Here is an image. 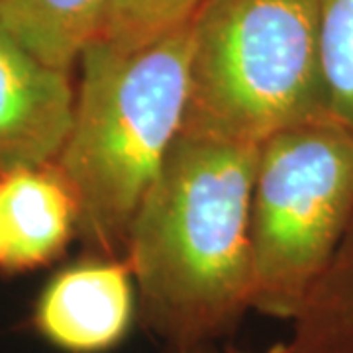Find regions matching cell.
Listing matches in <instances>:
<instances>
[{
	"label": "cell",
	"mask_w": 353,
	"mask_h": 353,
	"mask_svg": "<svg viewBox=\"0 0 353 353\" xmlns=\"http://www.w3.org/2000/svg\"><path fill=\"white\" fill-rule=\"evenodd\" d=\"M320 118L316 0H204L190 20L181 134L259 145Z\"/></svg>",
	"instance_id": "3"
},
{
	"label": "cell",
	"mask_w": 353,
	"mask_h": 353,
	"mask_svg": "<svg viewBox=\"0 0 353 353\" xmlns=\"http://www.w3.org/2000/svg\"><path fill=\"white\" fill-rule=\"evenodd\" d=\"M73 230L75 202L53 165L0 173V269L48 263Z\"/></svg>",
	"instance_id": "7"
},
{
	"label": "cell",
	"mask_w": 353,
	"mask_h": 353,
	"mask_svg": "<svg viewBox=\"0 0 353 353\" xmlns=\"http://www.w3.org/2000/svg\"><path fill=\"white\" fill-rule=\"evenodd\" d=\"M290 322L281 353H353V222Z\"/></svg>",
	"instance_id": "9"
},
{
	"label": "cell",
	"mask_w": 353,
	"mask_h": 353,
	"mask_svg": "<svg viewBox=\"0 0 353 353\" xmlns=\"http://www.w3.org/2000/svg\"><path fill=\"white\" fill-rule=\"evenodd\" d=\"M326 114L353 136V0H316Z\"/></svg>",
	"instance_id": "10"
},
{
	"label": "cell",
	"mask_w": 353,
	"mask_h": 353,
	"mask_svg": "<svg viewBox=\"0 0 353 353\" xmlns=\"http://www.w3.org/2000/svg\"><path fill=\"white\" fill-rule=\"evenodd\" d=\"M353 222V136L330 118L257 145L250 204L252 310L292 320Z\"/></svg>",
	"instance_id": "4"
},
{
	"label": "cell",
	"mask_w": 353,
	"mask_h": 353,
	"mask_svg": "<svg viewBox=\"0 0 353 353\" xmlns=\"http://www.w3.org/2000/svg\"><path fill=\"white\" fill-rule=\"evenodd\" d=\"M190 24L136 51L94 41L81 55L75 112L53 167L77 230L104 255L124 257L130 224L183 130Z\"/></svg>",
	"instance_id": "2"
},
{
	"label": "cell",
	"mask_w": 353,
	"mask_h": 353,
	"mask_svg": "<svg viewBox=\"0 0 353 353\" xmlns=\"http://www.w3.org/2000/svg\"><path fill=\"white\" fill-rule=\"evenodd\" d=\"M110 0H0V26L34 57L71 71L99 41Z\"/></svg>",
	"instance_id": "8"
},
{
	"label": "cell",
	"mask_w": 353,
	"mask_h": 353,
	"mask_svg": "<svg viewBox=\"0 0 353 353\" xmlns=\"http://www.w3.org/2000/svg\"><path fill=\"white\" fill-rule=\"evenodd\" d=\"M226 353H245V352H238V350H230V352H226ZM263 353H281L277 350V345H271V347H269V350H267V352H263Z\"/></svg>",
	"instance_id": "13"
},
{
	"label": "cell",
	"mask_w": 353,
	"mask_h": 353,
	"mask_svg": "<svg viewBox=\"0 0 353 353\" xmlns=\"http://www.w3.org/2000/svg\"><path fill=\"white\" fill-rule=\"evenodd\" d=\"M169 353H206V347H190V350H173V347H169Z\"/></svg>",
	"instance_id": "12"
},
{
	"label": "cell",
	"mask_w": 353,
	"mask_h": 353,
	"mask_svg": "<svg viewBox=\"0 0 353 353\" xmlns=\"http://www.w3.org/2000/svg\"><path fill=\"white\" fill-rule=\"evenodd\" d=\"M204 0H110L101 41L136 51L190 24Z\"/></svg>",
	"instance_id": "11"
},
{
	"label": "cell",
	"mask_w": 353,
	"mask_h": 353,
	"mask_svg": "<svg viewBox=\"0 0 353 353\" xmlns=\"http://www.w3.org/2000/svg\"><path fill=\"white\" fill-rule=\"evenodd\" d=\"M255 159L257 145L179 134L130 224L139 314L173 350L204 347L252 310Z\"/></svg>",
	"instance_id": "1"
},
{
	"label": "cell",
	"mask_w": 353,
	"mask_h": 353,
	"mask_svg": "<svg viewBox=\"0 0 353 353\" xmlns=\"http://www.w3.org/2000/svg\"><path fill=\"white\" fill-rule=\"evenodd\" d=\"M139 312L138 290L124 257L69 265L36 299L32 326L63 353H108L126 340Z\"/></svg>",
	"instance_id": "5"
},
{
	"label": "cell",
	"mask_w": 353,
	"mask_h": 353,
	"mask_svg": "<svg viewBox=\"0 0 353 353\" xmlns=\"http://www.w3.org/2000/svg\"><path fill=\"white\" fill-rule=\"evenodd\" d=\"M73 112L69 73L39 61L0 26V173L55 163Z\"/></svg>",
	"instance_id": "6"
}]
</instances>
